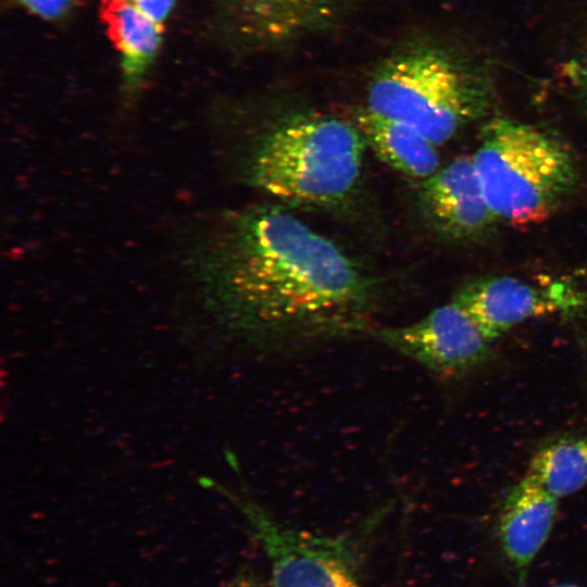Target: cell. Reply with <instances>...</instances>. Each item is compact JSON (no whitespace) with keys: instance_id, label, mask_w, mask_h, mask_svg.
I'll return each instance as SVG.
<instances>
[{"instance_id":"13","label":"cell","mask_w":587,"mask_h":587,"mask_svg":"<svg viewBox=\"0 0 587 587\" xmlns=\"http://www.w3.org/2000/svg\"><path fill=\"white\" fill-rule=\"evenodd\" d=\"M251 20L270 37L290 35L326 10L333 0H242Z\"/></svg>"},{"instance_id":"18","label":"cell","mask_w":587,"mask_h":587,"mask_svg":"<svg viewBox=\"0 0 587 587\" xmlns=\"http://www.w3.org/2000/svg\"><path fill=\"white\" fill-rule=\"evenodd\" d=\"M118 1H128V0H118Z\"/></svg>"},{"instance_id":"11","label":"cell","mask_w":587,"mask_h":587,"mask_svg":"<svg viewBox=\"0 0 587 587\" xmlns=\"http://www.w3.org/2000/svg\"><path fill=\"white\" fill-rule=\"evenodd\" d=\"M105 17L120 52L121 70L128 85H137L153 63L162 41V25L140 13L130 1L112 0Z\"/></svg>"},{"instance_id":"6","label":"cell","mask_w":587,"mask_h":587,"mask_svg":"<svg viewBox=\"0 0 587 587\" xmlns=\"http://www.w3.org/2000/svg\"><path fill=\"white\" fill-rule=\"evenodd\" d=\"M241 509L270 560L273 587H360L341 539L289 528L252 501Z\"/></svg>"},{"instance_id":"5","label":"cell","mask_w":587,"mask_h":587,"mask_svg":"<svg viewBox=\"0 0 587 587\" xmlns=\"http://www.w3.org/2000/svg\"><path fill=\"white\" fill-rule=\"evenodd\" d=\"M371 336L442 378L477 371L492 355L489 341L452 299L415 322L378 326Z\"/></svg>"},{"instance_id":"1","label":"cell","mask_w":587,"mask_h":587,"mask_svg":"<svg viewBox=\"0 0 587 587\" xmlns=\"http://www.w3.org/2000/svg\"><path fill=\"white\" fill-rule=\"evenodd\" d=\"M213 283L227 324L270 354L371 336L378 327V279L276 205L229 216L214 255Z\"/></svg>"},{"instance_id":"9","label":"cell","mask_w":587,"mask_h":587,"mask_svg":"<svg viewBox=\"0 0 587 587\" xmlns=\"http://www.w3.org/2000/svg\"><path fill=\"white\" fill-rule=\"evenodd\" d=\"M558 507V498L527 475L504 499L499 538L507 559L521 576L548 539Z\"/></svg>"},{"instance_id":"3","label":"cell","mask_w":587,"mask_h":587,"mask_svg":"<svg viewBox=\"0 0 587 587\" xmlns=\"http://www.w3.org/2000/svg\"><path fill=\"white\" fill-rule=\"evenodd\" d=\"M364 109L416 129L436 146L479 116L490 87L483 68L435 46L385 61L374 73Z\"/></svg>"},{"instance_id":"15","label":"cell","mask_w":587,"mask_h":587,"mask_svg":"<svg viewBox=\"0 0 587 587\" xmlns=\"http://www.w3.org/2000/svg\"><path fill=\"white\" fill-rule=\"evenodd\" d=\"M177 0H130V3L145 16L159 25L172 12Z\"/></svg>"},{"instance_id":"2","label":"cell","mask_w":587,"mask_h":587,"mask_svg":"<svg viewBox=\"0 0 587 587\" xmlns=\"http://www.w3.org/2000/svg\"><path fill=\"white\" fill-rule=\"evenodd\" d=\"M366 147L355 123L300 113L257 139L248 174L255 187L282 202L332 205L355 189Z\"/></svg>"},{"instance_id":"4","label":"cell","mask_w":587,"mask_h":587,"mask_svg":"<svg viewBox=\"0 0 587 587\" xmlns=\"http://www.w3.org/2000/svg\"><path fill=\"white\" fill-rule=\"evenodd\" d=\"M472 158L491 212L512 225L548 218L578 178L575 159L564 143L537 127L505 117L484 125Z\"/></svg>"},{"instance_id":"8","label":"cell","mask_w":587,"mask_h":587,"mask_svg":"<svg viewBox=\"0 0 587 587\" xmlns=\"http://www.w3.org/2000/svg\"><path fill=\"white\" fill-rule=\"evenodd\" d=\"M420 205L439 232L453 238H470L495 221L483 195L473 158L460 157L422 180Z\"/></svg>"},{"instance_id":"10","label":"cell","mask_w":587,"mask_h":587,"mask_svg":"<svg viewBox=\"0 0 587 587\" xmlns=\"http://www.w3.org/2000/svg\"><path fill=\"white\" fill-rule=\"evenodd\" d=\"M355 125L366 146L399 173L424 180L439 168L437 146L411 126L366 109Z\"/></svg>"},{"instance_id":"7","label":"cell","mask_w":587,"mask_h":587,"mask_svg":"<svg viewBox=\"0 0 587 587\" xmlns=\"http://www.w3.org/2000/svg\"><path fill=\"white\" fill-rule=\"evenodd\" d=\"M490 342L527 319L566 305L562 287L541 289L513 276L474 280L452 297Z\"/></svg>"},{"instance_id":"17","label":"cell","mask_w":587,"mask_h":587,"mask_svg":"<svg viewBox=\"0 0 587 587\" xmlns=\"http://www.w3.org/2000/svg\"><path fill=\"white\" fill-rule=\"evenodd\" d=\"M558 587H574L572 585H562V586H558Z\"/></svg>"},{"instance_id":"14","label":"cell","mask_w":587,"mask_h":587,"mask_svg":"<svg viewBox=\"0 0 587 587\" xmlns=\"http://www.w3.org/2000/svg\"><path fill=\"white\" fill-rule=\"evenodd\" d=\"M34 15L45 20H58L71 10L75 0H18Z\"/></svg>"},{"instance_id":"16","label":"cell","mask_w":587,"mask_h":587,"mask_svg":"<svg viewBox=\"0 0 587 587\" xmlns=\"http://www.w3.org/2000/svg\"><path fill=\"white\" fill-rule=\"evenodd\" d=\"M565 68L572 84L587 98V41Z\"/></svg>"},{"instance_id":"12","label":"cell","mask_w":587,"mask_h":587,"mask_svg":"<svg viewBox=\"0 0 587 587\" xmlns=\"http://www.w3.org/2000/svg\"><path fill=\"white\" fill-rule=\"evenodd\" d=\"M558 499L587 485V434L565 435L542 446L526 474Z\"/></svg>"}]
</instances>
